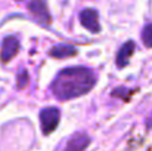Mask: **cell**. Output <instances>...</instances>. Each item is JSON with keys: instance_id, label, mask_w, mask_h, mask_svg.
Returning <instances> with one entry per match:
<instances>
[{"instance_id": "6", "label": "cell", "mask_w": 152, "mask_h": 151, "mask_svg": "<svg viewBox=\"0 0 152 151\" xmlns=\"http://www.w3.org/2000/svg\"><path fill=\"white\" fill-rule=\"evenodd\" d=\"M90 144V138L86 133H75L69 138L64 151H84Z\"/></svg>"}, {"instance_id": "3", "label": "cell", "mask_w": 152, "mask_h": 151, "mask_svg": "<svg viewBox=\"0 0 152 151\" xmlns=\"http://www.w3.org/2000/svg\"><path fill=\"white\" fill-rule=\"evenodd\" d=\"M28 9L33 13V16L39 21V24L46 25V27L50 24L52 18H50V13H49L48 3L45 0H31L28 3Z\"/></svg>"}, {"instance_id": "2", "label": "cell", "mask_w": 152, "mask_h": 151, "mask_svg": "<svg viewBox=\"0 0 152 151\" xmlns=\"http://www.w3.org/2000/svg\"><path fill=\"white\" fill-rule=\"evenodd\" d=\"M59 119H61V111L55 107H49L40 111V123H42V130L45 135H50L58 127Z\"/></svg>"}, {"instance_id": "1", "label": "cell", "mask_w": 152, "mask_h": 151, "mask_svg": "<svg viewBox=\"0 0 152 151\" xmlns=\"http://www.w3.org/2000/svg\"><path fill=\"white\" fill-rule=\"evenodd\" d=\"M96 83V74L86 67H71L62 70L52 83L53 95L61 101L86 95Z\"/></svg>"}, {"instance_id": "9", "label": "cell", "mask_w": 152, "mask_h": 151, "mask_svg": "<svg viewBox=\"0 0 152 151\" xmlns=\"http://www.w3.org/2000/svg\"><path fill=\"white\" fill-rule=\"evenodd\" d=\"M142 40L146 48H152V24H146L142 31Z\"/></svg>"}, {"instance_id": "10", "label": "cell", "mask_w": 152, "mask_h": 151, "mask_svg": "<svg viewBox=\"0 0 152 151\" xmlns=\"http://www.w3.org/2000/svg\"><path fill=\"white\" fill-rule=\"evenodd\" d=\"M28 82H30V79H28V74H27L25 71H21V74L18 76V88H19V89H24V88H27Z\"/></svg>"}, {"instance_id": "5", "label": "cell", "mask_w": 152, "mask_h": 151, "mask_svg": "<svg viewBox=\"0 0 152 151\" xmlns=\"http://www.w3.org/2000/svg\"><path fill=\"white\" fill-rule=\"evenodd\" d=\"M19 52V42L16 37H6L3 40V45H1V53H0V58H1V62L7 64L16 53Z\"/></svg>"}, {"instance_id": "8", "label": "cell", "mask_w": 152, "mask_h": 151, "mask_svg": "<svg viewBox=\"0 0 152 151\" xmlns=\"http://www.w3.org/2000/svg\"><path fill=\"white\" fill-rule=\"evenodd\" d=\"M49 53H50V56L56 58V59H64V58L77 55V49L71 45H58V46L52 48Z\"/></svg>"}, {"instance_id": "4", "label": "cell", "mask_w": 152, "mask_h": 151, "mask_svg": "<svg viewBox=\"0 0 152 151\" xmlns=\"http://www.w3.org/2000/svg\"><path fill=\"white\" fill-rule=\"evenodd\" d=\"M80 21L84 28H87L92 33H99L101 25H99V15L95 9H84L80 12Z\"/></svg>"}, {"instance_id": "7", "label": "cell", "mask_w": 152, "mask_h": 151, "mask_svg": "<svg viewBox=\"0 0 152 151\" xmlns=\"http://www.w3.org/2000/svg\"><path fill=\"white\" fill-rule=\"evenodd\" d=\"M134 48H136V45L132 40L130 42H126L121 46V49L118 50V53H117V65L120 68H123V67H126L129 64V61H130V58H132V55L134 52Z\"/></svg>"}]
</instances>
